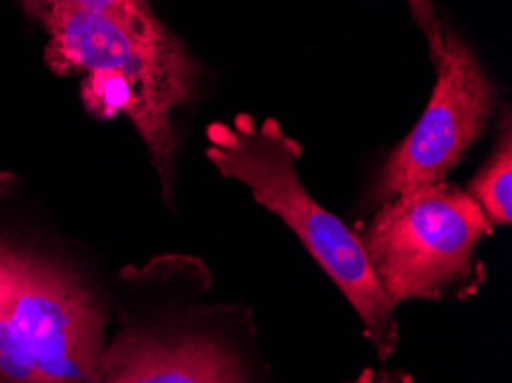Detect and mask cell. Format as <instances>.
Instances as JSON below:
<instances>
[{
  "instance_id": "6da1fadb",
  "label": "cell",
  "mask_w": 512,
  "mask_h": 383,
  "mask_svg": "<svg viewBox=\"0 0 512 383\" xmlns=\"http://www.w3.org/2000/svg\"><path fill=\"white\" fill-rule=\"evenodd\" d=\"M30 19L46 37V65L79 78L92 117H124L136 129L166 200L173 198L175 115L196 95L200 74L189 49L177 37L152 42L104 14L49 7Z\"/></svg>"
},
{
  "instance_id": "7a4b0ae2",
  "label": "cell",
  "mask_w": 512,
  "mask_h": 383,
  "mask_svg": "<svg viewBox=\"0 0 512 383\" xmlns=\"http://www.w3.org/2000/svg\"><path fill=\"white\" fill-rule=\"evenodd\" d=\"M207 159L226 179L242 182L262 207L297 234L310 257L338 285L382 361L398 347L395 306L379 287L356 232L317 200L299 177L301 145L274 117L239 113L207 127Z\"/></svg>"
},
{
  "instance_id": "3957f363",
  "label": "cell",
  "mask_w": 512,
  "mask_h": 383,
  "mask_svg": "<svg viewBox=\"0 0 512 383\" xmlns=\"http://www.w3.org/2000/svg\"><path fill=\"white\" fill-rule=\"evenodd\" d=\"M111 312L62 257L0 237V383H95Z\"/></svg>"
},
{
  "instance_id": "277c9868",
  "label": "cell",
  "mask_w": 512,
  "mask_h": 383,
  "mask_svg": "<svg viewBox=\"0 0 512 383\" xmlns=\"http://www.w3.org/2000/svg\"><path fill=\"white\" fill-rule=\"evenodd\" d=\"M354 232L386 299L398 306L476 292L483 283L478 250L494 225L467 191L441 182L382 202Z\"/></svg>"
},
{
  "instance_id": "5b68a950",
  "label": "cell",
  "mask_w": 512,
  "mask_h": 383,
  "mask_svg": "<svg viewBox=\"0 0 512 383\" xmlns=\"http://www.w3.org/2000/svg\"><path fill=\"white\" fill-rule=\"evenodd\" d=\"M437 83L414 129L389 154L370 200L379 207L395 195L446 182L469 147L483 136L499 92L476 53L453 30H444Z\"/></svg>"
},
{
  "instance_id": "8992f818",
  "label": "cell",
  "mask_w": 512,
  "mask_h": 383,
  "mask_svg": "<svg viewBox=\"0 0 512 383\" xmlns=\"http://www.w3.org/2000/svg\"><path fill=\"white\" fill-rule=\"evenodd\" d=\"M127 285L134 296L118 310L95 383H251L226 342L145 306Z\"/></svg>"
},
{
  "instance_id": "52a82bcc",
  "label": "cell",
  "mask_w": 512,
  "mask_h": 383,
  "mask_svg": "<svg viewBox=\"0 0 512 383\" xmlns=\"http://www.w3.org/2000/svg\"><path fill=\"white\" fill-rule=\"evenodd\" d=\"M512 138H510V117L503 120V134L494 152L478 175L471 179L467 193L473 202L483 209L490 223L499 228H508L512 218Z\"/></svg>"
},
{
  "instance_id": "ba28073f",
  "label": "cell",
  "mask_w": 512,
  "mask_h": 383,
  "mask_svg": "<svg viewBox=\"0 0 512 383\" xmlns=\"http://www.w3.org/2000/svg\"><path fill=\"white\" fill-rule=\"evenodd\" d=\"M19 3L28 17L49 7H62V10L104 14L152 42H166L175 37L173 30L157 17L150 0H19Z\"/></svg>"
},
{
  "instance_id": "9c48e42d",
  "label": "cell",
  "mask_w": 512,
  "mask_h": 383,
  "mask_svg": "<svg viewBox=\"0 0 512 383\" xmlns=\"http://www.w3.org/2000/svg\"><path fill=\"white\" fill-rule=\"evenodd\" d=\"M407 3H409L411 14H414V19L418 23V28L423 30L425 39H428L432 60H437L441 53V44H444V26L439 23L437 12H434L430 0H407Z\"/></svg>"
},
{
  "instance_id": "30bf717a",
  "label": "cell",
  "mask_w": 512,
  "mask_h": 383,
  "mask_svg": "<svg viewBox=\"0 0 512 383\" xmlns=\"http://www.w3.org/2000/svg\"><path fill=\"white\" fill-rule=\"evenodd\" d=\"M352 383H414L409 374L405 372H395V370H384V372H375V370H366L361 377H356Z\"/></svg>"
}]
</instances>
